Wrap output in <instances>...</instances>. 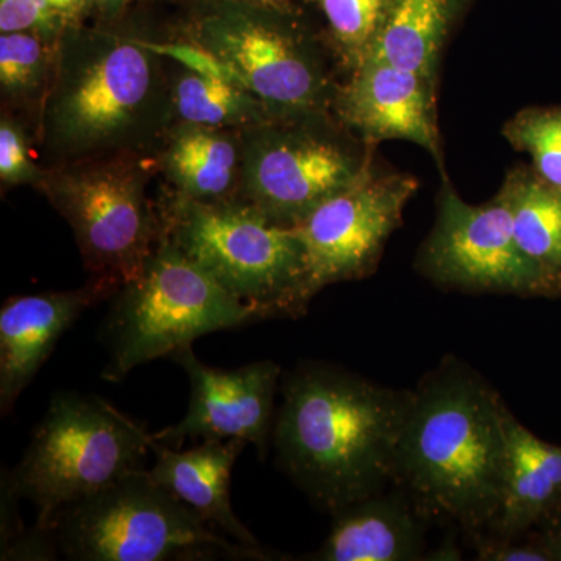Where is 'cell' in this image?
Instances as JSON below:
<instances>
[{"label":"cell","mask_w":561,"mask_h":561,"mask_svg":"<svg viewBox=\"0 0 561 561\" xmlns=\"http://www.w3.org/2000/svg\"><path fill=\"white\" fill-rule=\"evenodd\" d=\"M253 5L273 7V9H289L290 0H241Z\"/></svg>","instance_id":"1f68e13d"},{"label":"cell","mask_w":561,"mask_h":561,"mask_svg":"<svg viewBox=\"0 0 561 561\" xmlns=\"http://www.w3.org/2000/svg\"><path fill=\"white\" fill-rule=\"evenodd\" d=\"M504 136L513 149L529 154L531 171L561 190V105L519 111L504 125Z\"/></svg>","instance_id":"d4e9b609"},{"label":"cell","mask_w":561,"mask_h":561,"mask_svg":"<svg viewBox=\"0 0 561 561\" xmlns=\"http://www.w3.org/2000/svg\"><path fill=\"white\" fill-rule=\"evenodd\" d=\"M390 0H317L343 65L356 69L370 54Z\"/></svg>","instance_id":"cb8c5ba5"},{"label":"cell","mask_w":561,"mask_h":561,"mask_svg":"<svg viewBox=\"0 0 561 561\" xmlns=\"http://www.w3.org/2000/svg\"><path fill=\"white\" fill-rule=\"evenodd\" d=\"M172 359L190 376V409L180 423L151 434L153 442L176 446L187 438H236L256 446L264 459L275 426L279 365L260 360L220 370L203 364L192 346L176 351Z\"/></svg>","instance_id":"4fadbf2b"},{"label":"cell","mask_w":561,"mask_h":561,"mask_svg":"<svg viewBox=\"0 0 561 561\" xmlns=\"http://www.w3.org/2000/svg\"><path fill=\"white\" fill-rule=\"evenodd\" d=\"M256 320L249 306L161 236L144 272L111 298L102 328L110 359L102 376L121 382L139 365L172 357L202 335Z\"/></svg>","instance_id":"52a82bcc"},{"label":"cell","mask_w":561,"mask_h":561,"mask_svg":"<svg viewBox=\"0 0 561 561\" xmlns=\"http://www.w3.org/2000/svg\"><path fill=\"white\" fill-rule=\"evenodd\" d=\"M415 265L442 289L552 298L516 242L511 209L500 192L485 205H470L443 181L437 220Z\"/></svg>","instance_id":"8fae6325"},{"label":"cell","mask_w":561,"mask_h":561,"mask_svg":"<svg viewBox=\"0 0 561 561\" xmlns=\"http://www.w3.org/2000/svg\"><path fill=\"white\" fill-rule=\"evenodd\" d=\"M153 437L130 416L95 394H55L24 457L3 478L20 500L35 504L36 526L122 476L142 468ZM50 531V530H49Z\"/></svg>","instance_id":"ba28073f"},{"label":"cell","mask_w":561,"mask_h":561,"mask_svg":"<svg viewBox=\"0 0 561 561\" xmlns=\"http://www.w3.org/2000/svg\"><path fill=\"white\" fill-rule=\"evenodd\" d=\"M22 31L60 39L65 27L47 0H0V32Z\"/></svg>","instance_id":"83f0119b"},{"label":"cell","mask_w":561,"mask_h":561,"mask_svg":"<svg viewBox=\"0 0 561 561\" xmlns=\"http://www.w3.org/2000/svg\"><path fill=\"white\" fill-rule=\"evenodd\" d=\"M49 530L69 560H273L216 534L144 468L62 508Z\"/></svg>","instance_id":"8992f818"},{"label":"cell","mask_w":561,"mask_h":561,"mask_svg":"<svg viewBox=\"0 0 561 561\" xmlns=\"http://www.w3.org/2000/svg\"><path fill=\"white\" fill-rule=\"evenodd\" d=\"M500 194L511 209L519 249L540 271L551 297H561V190L519 165L508 173Z\"/></svg>","instance_id":"44dd1931"},{"label":"cell","mask_w":561,"mask_h":561,"mask_svg":"<svg viewBox=\"0 0 561 561\" xmlns=\"http://www.w3.org/2000/svg\"><path fill=\"white\" fill-rule=\"evenodd\" d=\"M153 153H116L46 168L36 187L68 221L91 278L122 287L138 278L161 238L149 197Z\"/></svg>","instance_id":"9c48e42d"},{"label":"cell","mask_w":561,"mask_h":561,"mask_svg":"<svg viewBox=\"0 0 561 561\" xmlns=\"http://www.w3.org/2000/svg\"><path fill=\"white\" fill-rule=\"evenodd\" d=\"M119 22L68 27L33 139L44 168L116 153H153L173 124L171 60Z\"/></svg>","instance_id":"6da1fadb"},{"label":"cell","mask_w":561,"mask_h":561,"mask_svg":"<svg viewBox=\"0 0 561 561\" xmlns=\"http://www.w3.org/2000/svg\"><path fill=\"white\" fill-rule=\"evenodd\" d=\"M467 540L474 549V559L482 561H552L537 531L516 537H500L490 531L468 535Z\"/></svg>","instance_id":"4316f807"},{"label":"cell","mask_w":561,"mask_h":561,"mask_svg":"<svg viewBox=\"0 0 561 561\" xmlns=\"http://www.w3.org/2000/svg\"><path fill=\"white\" fill-rule=\"evenodd\" d=\"M58 41L27 31L0 35V94L3 106L28 114L33 131L54 79Z\"/></svg>","instance_id":"603a6c76"},{"label":"cell","mask_w":561,"mask_h":561,"mask_svg":"<svg viewBox=\"0 0 561 561\" xmlns=\"http://www.w3.org/2000/svg\"><path fill=\"white\" fill-rule=\"evenodd\" d=\"M139 2H147V0H92V3H94V20L98 22H119L128 9Z\"/></svg>","instance_id":"4dcf8cb0"},{"label":"cell","mask_w":561,"mask_h":561,"mask_svg":"<svg viewBox=\"0 0 561 561\" xmlns=\"http://www.w3.org/2000/svg\"><path fill=\"white\" fill-rule=\"evenodd\" d=\"M31 136L21 119L2 113L0 119V183L3 190L18 186L38 187L46 168L33 160Z\"/></svg>","instance_id":"484cf974"},{"label":"cell","mask_w":561,"mask_h":561,"mask_svg":"<svg viewBox=\"0 0 561 561\" xmlns=\"http://www.w3.org/2000/svg\"><path fill=\"white\" fill-rule=\"evenodd\" d=\"M187 66L183 60L171 66L173 122L245 131L279 117L239 81Z\"/></svg>","instance_id":"ffe728a7"},{"label":"cell","mask_w":561,"mask_h":561,"mask_svg":"<svg viewBox=\"0 0 561 561\" xmlns=\"http://www.w3.org/2000/svg\"><path fill=\"white\" fill-rule=\"evenodd\" d=\"M461 3L463 0H390L368 57L437 79L443 46Z\"/></svg>","instance_id":"7402d4cb"},{"label":"cell","mask_w":561,"mask_h":561,"mask_svg":"<svg viewBox=\"0 0 561 561\" xmlns=\"http://www.w3.org/2000/svg\"><path fill=\"white\" fill-rule=\"evenodd\" d=\"M121 287L91 278L65 291L18 295L0 309V411L9 415L62 334L98 302L111 300Z\"/></svg>","instance_id":"9a60e30c"},{"label":"cell","mask_w":561,"mask_h":561,"mask_svg":"<svg viewBox=\"0 0 561 561\" xmlns=\"http://www.w3.org/2000/svg\"><path fill=\"white\" fill-rule=\"evenodd\" d=\"M316 561L426 560L427 522L401 489L383 490L332 515Z\"/></svg>","instance_id":"2e32d148"},{"label":"cell","mask_w":561,"mask_h":561,"mask_svg":"<svg viewBox=\"0 0 561 561\" xmlns=\"http://www.w3.org/2000/svg\"><path fill=\"white\" fill-rule=\"evenodd\" d=\"M435 103V79L368 57L339 87L334 113L365 142L409 140L443 169Z\"/></svg>","instance_id":"5bb4252c"},{"label":"cell","mask_w":561,"mask_h":561,"mask_svg":"<svg viewBox=\"0 0 561 561\" xmlns=\"http://www.w3.org/2000/svg\"><path fill=\"white\" fill-rule=\"evenodd\" d=\"M419 181L375 164L297 225L305 249L306 301L332 284L367 278L378 268L390 236Z\"/></svg>","instance_id":"7c38bea8"},{"label":"cell","mask_w":561,"mask_h":561,"mask_svg":"<svg viewBox=\"0 0 561 561\" xmlns=\"http://www.w3.org/2000/svg\"><path fill=\"white\" fill-rule=\"evenodd\" d=\"M184 43L278 116L334 111L339 87L319 41L294 10L241 0H192Z\"/></svg>","instance_id":"5b68a950"},{"label":"cell","mask_w":561,"mask_h":561,"mask_svg":"<svg viewBox=\"0 0 561 561\" xmlns=\"http://www.w3.org/2000/svg\"><path fill=\"white\" fill-rule=\"evenodd\" d=\"M161 236L262 319H300L305 249L297 228L268 219L242 198L195 202L165 190Z\"/></svg>","instance_id":"277c9868"},{"label":"cell","mask_w":561,"mask_h":561,"mask_svg":"<svg viewBox=\"0 0 561 561\" xmlns=\"http://www.w3.org/2000/svg\"><path fill=\"white\" fill-rule=\"evenodd\" d=\"M560 501L561 446L538 438L511 411L504 490L485 531L500 537L529 534Z\"/></svg>","instance_id":"d6986e66"},{"label":"cell","mask_w":561,"mask_h":561,"mask_svg":"<svg viewBox=\"0 0 561 561\" xmlns=\"http://www.w3.org/2000/svg\"><path fill=\"white\" fill-rule=\"evenodd\" d=\"M168 191L195 202L238 198L242 184V131L173 122L153 151Z\"/></svg>","instance_id":"ac0fdd59"},{"label":"cell","mask_w":561,"mask_h":561,"mask_svg":"<svg viewBox=\"0 0 561 561\" xmlns=\"http://www.w3.org/2000/svg\"><path fill=\"white\" fill-rule=\"evenodd\" d=\"M551 553L552 561H561V501L534 529Z\"/></svg>","instance_id":"f546056e"},{"label":"cell","mask_w":561,"mask_h":561,"mask_svg":"<svg viewBox=\"0 0 561 561\" xmlns=\"http://www.w3.org/2000/svg\"><path fill=\"white\" fill-rule=\"evenodd\" d=\"M247 442L205 440L187 451L153 442L151 453L157 457L150 474L171 491L209 526L231 535L239 545L264 551L257 538L236 516L231 505L230 483L236 460Z\"/></svg>","instance_id":"e0dca14e"},{"label":"cell","mask_w":561,"mask_h":561,"mask_svg":"<svg viewBox=\"0 0 561 561\" xmlns=\"http://www.w3.org/2000/svg\"><path fill=\"white\" fill-rule=\"evenodd\" d=\"M55 16L62 27H76L94 20V3L92 0H47Z\"/></svg>","instance_id":"f1b7e54d"},{"label":"cell","mask_w":561,"mask_h":561,"mask_svg":"<svg viewBox=\"0 0 561 561\" xmlns=\"http://www.w3.org/2000/svg\"><path fill=\"white\" fill-rule=\"evenodd\" d=\"M511 409L485 378L454 356L412 390L393 482L427 522L465 537L485 530L500 508Z\"/></svg>","instance_id":"3957f363"},{"label":"cell","mask_w":561,"mask_h":561,"mask_svg":"<svg viewBox=\"0 0 561 561\" xmlns=\"http://www.w3.org/2000/svg\"><path fill=\"white\" fill-rule=\"evenodd\" d=\"M280 390L272 435L276 463L320 511L334 515L387 490L412 390L319 360L301 362Z\"/></svg>","instance_id":"7a4b0ae2"},{"label":"cell","mask_w":561,"mask_h":561,"mask_svg":"<svg viewBox=\"0 0 561 561\" xmlns=\"http://www.w3.org/2000/svg\"><path fill=\"white\" fill-rule=\"evenodd\" d=\"M242 144L239 198L284 227H297L359 179L375 147L334 111L275 117L242 131Z\"/></svg>","instance_id":"30bf717a"}]
</instances>
